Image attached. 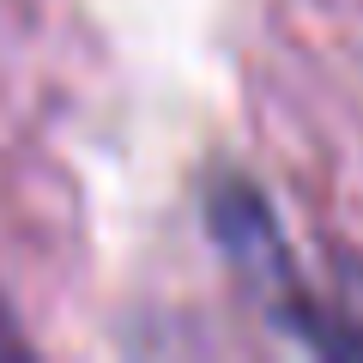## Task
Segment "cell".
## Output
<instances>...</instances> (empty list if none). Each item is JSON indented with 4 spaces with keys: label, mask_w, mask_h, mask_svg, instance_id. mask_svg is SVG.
Segmentation results:
<instances>
[{
    "label": "cell",
    "mask_w": 363,
    "mask_h": 363,
    "mask_svg": "<svg viewBox=\"0 0 363 363\" xmlns=\"http://www.w3.org/2000/svg\"><path fill=\"white\" fill-rule=\"evenodd\" d=\"M13 351H18V339L6 333V315H0V357H13Z\"/></svg>",
    "instance_id": "6da1fadb"
}]
</instances>
